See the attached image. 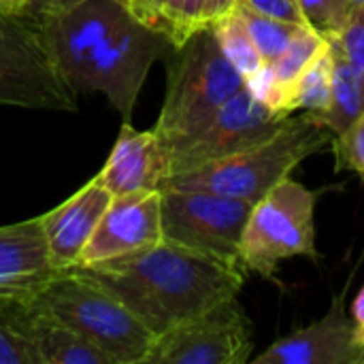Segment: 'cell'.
Segmentation results:
<instances>
[{"label": "cell", "instance_id": "cb8c5ba5", "mask_svg": "<svg viewBox=\"0 0 364 364\" xmlns=\"http://www.w3.org/2000/svg\"><path fill=\"white\" fill-rule=\"evenodd\" d=\"M337 171L350 168L360 175L364 183V113L339 136L333 139Z\"/></svg>", "mask_w": 364, "mask_h": 364}, {"label": "cell", "instance_id": "8fae6325", "mask_svg": "<svg viewBox=\"0 0 364 364\" xmlns=\"http://www.w3.org/2000/svg\"><path fill=\"white\" fill-rule=\"evenodd\" d=\"M346 290L335 296L324 318L277 339L254 358L256 364H364V346L346 309Z\"/></svg>", "mask_w": 364, "mask_h": 364}, {"label": "cell", "instance_id": "ba28073f", "mask_svg": "<svg viewBox=\"0 0 364 364\" xmlns=\"http://www.w3.org/2000/svg\"><path fill=\"white\" fill-rule=\"evenodd\" d=\"M252 209L254 203L241 198L203 190L164 188L160 192L162 239L241 262L239 247Z\"/></svg>", "mask_w": 364, "mask_h": 364}, {"label": "cell", "instance_id": "d6986e66", "mask_svg": "<svg viewBox=\"0 0 364 364\" xmlns=\"http://www.w3.org/2000/svg\"><path fill=\"white\" fill-rule=\"evenodd\" d=\"M331 94H333V55H331V47L326 45V49L296 79L290 94L288 111L294 113L303 109L307 113H322L331 102Z\"/></svg>", "mask_w": 364, "mask_h": 364}, {"label": "cell", "instance_id": "5bb4252c", "mask_svg": "<svg viewBox=\"0 0 364 364\" xmlns=\"http://www.w3.org/2000/svg\"><path fill=\"white\" fill-rule=\"evenodd\" d=\"M111 198V192L92 179L68 200L38 218L47 254L55 271H68L79 264Z\"/></svg>", "mask_w": 364, "mask_h": 364}, {"label": "cell", "instance_id": "4fadbf2b", "mask_svg": "<svg viewBox=\"0 0 364 364\" xmlns=\"http://www.w3.org/2000/svg\"><path fill=\"white\" fill-rule=\"evenodd\" d=\"M171 177V158L156 130H136L126 119L113 151L94 177L111 196L160 192Z\"/></svg>", "mask_w": 364, "mask_h": 364}, {"label": "cell", "instance_id": "9a60e30c", "mask_svg": "<svg viewBox=\"0 0 364 364\" xmlns=\"http://www.w3.org/2000/svg\"><path fill=\"white\" fill-rule=\"evenodd\" d=\"M0 316L32 346L38 364H115L102 350L26 299H2Z\"/></svg>", "mask_w": 364, "mask_h": 364}, {"label": "cell", "instance_id": "e0dca14e", "mask_svg": "<svg viewBox=\"0 0 364 364\" xmlns=\"http://www.w3.org/2000/svg\"><path fill=\"white\" fill-rule=\"evenodd\" d=\"M333 55V94L331 102L322 113H307L314 122L333 132V136L343 134L364 113V81L346 60L339 45L328 38Z\"/></svg>", "mask_w": 364, "mask_h": 364}, {"label": "cell", "instance_id": "7402d4cb", "mask_svg": "<svg viewBox=\"0 0 364 364\" xmlns=\"http://www.w3.org/2000/svg\"><path fill=\"white\" fill-rule=\"evenodd\" d=\"M207 0H168L162 17V32L168 36L173 47H179L196 30L205 28Z\"/></svg>", "mask_w": 364, "mask_h": 364}, {"label": "cell", "instance_id": "d6a6232c", "mask_svg": "<svg viewBox=\"0 0 364 364\" xmlns=\"http://www.w3.org/2000/svg\"><path fill=\"white\" fill-rule=\"evenodd\" d=\"M352 2V6H363L364 4V0H350Z\"/></svg>", "mask_w": 364, "mask_h": 364}, {"label": "cell", "instance_id": "8992f818", "mask_svg": "<svg viewBox=\"0 0 364 364\" xmlns=\"http://www.w3.org/2000/svg\"><path fill=\"white\" fill-rule=\"evenodd\" d=\"M239 256L247 271L269 282H275L282 260L318 258L316 194L290 177L269 190L247 218Z\"/></svg>", "mask_w": 364, "mask_h": 364}, {"label": "cell", "instance_id": "484cf974", "mask_svg": "<svg viewBox=\"0 0 364 364\" xmlns=\"http://www.w3.org/2000/svg\"><path fill=\"white\" fill-rule=\"evenodd\" d=\"M0 364H38L32 346L0 316Z\"/></svg>", "mask_w": 364, "mask_h": 364}, {"label": "cell", "instance_id": "7a4b0ae2", "mask_svg": "<svg viewBox=\"0 0 364 364\" xmlns=\"http://www.w3.org/2000/svg\"><path fill=\"white\" fill-rule=\"evenodd\" d=\"M119 299L154 335L237 299L247 269L171 241L90 267H75Z\"/></svg>", "mask_w": 364, "mask_h": 364}, {"label": "cell", "instance_id": "4dcf8cb0", "mask_svg": "<svg viewBox=\"0 0 364 364\" xmlns=\"http://www.w3.org/2000/svg\"><path fill=\"white\" fill-rule=\"evenodd\" d=\"M352 320H354V324H356L358 339L363 341V346H364V286H363V290L358 292L356 301H354V307H352Z\"/></svg>", "mask_w": 364, "mask_h": 364}, {"label": "cell", "instance_id": "52a82bcc", "mask_svg": "<svg viewBox=\"0 0 364 364\" xmlns=\"http://www.w3.org/2000/svg\"><path fill=\"white\" fill-rule=\"evenodd\" d=\"M0 105L77 111V94L62 79L36 19L0 9Z\"/></svg>", "mask_w": 364, "mask_h": 364}, {"label": "cell", "instance_id": "277c9868", "mask_svg": "<svg viewBox=\"0 0 364 364\" xmlns=\"http://www.w3.org/2000/svg\"><path fill=\"white\" fill-rule=\"evenodd\" d=\"M173 51L162 111L154 126L166 151L196 132L245 87V79L224 55L211 26L196 30Z\"/></svg>", "mask_w": 364, "mask_h": 364}, {"label": "cell", "instance_id": "30bf717a", "mask_svg": "<svg viewBox=\"0 0 364 364\" xmlns=\"http://www.w3.org/2000/svg\"><path fill=\"white\" fill-rule=\"evenodd\" d=\"M286 117L275 115L247 87L228 98L196 132L168 151L171 175L203 166L275 134Z\"/></svg>", "mask_w": 364, "mask_h": 364}, {"label": "cell", "instance_id": "ffe728a7", "mask_svg": "<svg viewBox=\"0 0 364 364\" xmlns=\"http://www.w3.org/2000/svg\"><path fill=\"white\" fill-rule=\"evenodd\" d=\"M218 43L224 51V55L228 58V62L239 70V75L247 81L252 75H256L264 62L247 32L245 21L241 19V15L237 13V9L228 15H224L222 19H218L215 23H211Z\"/></svg>", "mask_w": 364, "mask_h": 364}, {"label": "cell", "instance_id": "83f0119b", "mask_svg": "<svg viewBox=\"0 0 364 364\" xmlns=\"http://www.w3.org/2000/svg\"><path fill=\"white\" fill-rule=\"evenodd\" d=\"M128 13H132L139 21L162 30V17L168 0H117Z\"/></svg>", "mask_w": 364, "mask_h": 364}, {"label": "cell", "instance_id": "7c38bea8", "mask_svg": "<svg viewBox=\"0 0 364 364\" xmlns=\"http://www.w3.org/2000/svg\"><path fill=\"white\" fill-rule=\"evenodd\" d=\"M160 241V192L113 196L77 267L124 258L154 247Z\"/></svg>", "mask_w": 364, "mask_h": 364}, {"label": "cell", "instance_id": "f1b7e54d", "mask_svg": "<svg viewBox=\"0 0 364 364\" xmlns=\"http://www.w3.org/2000/svg\"><path fill=\"white\" fill-rule=\"evenodd\" d=\"M75 2H79V0H30L26 4V9L21 11V15H28V17L38 21L45 15H51V13H55L60 9H66V6H70Z\"/></svg>", "mask_w": 364, "mask_h": 364}, {"label": "cell", "instance_id": "44dd1931", "mask_svg": "<svg viewBox=\"0 0 364 364\" xmlns=\"http://www.w3.org/2000/svg\"><path fill=\"white\" fill-rule=\"evenodd\" d=\"M237 13L245 21L247 32H250V36H252V41H254L264 64H271L275 58H279L282 51L290 45V41L303 28L301 23H290L284 19L267 17V15L254 13V11L243 9V6H237Z\"/></svg>", "mask_w": 364, "mask_h": 364}, {"label": "cell", "instance_id": "3957f363", "mask_svg": "<svg viewBox=\"0 0 364 364\" xmlns=\"http://www.w3.org/2000/svg\"><path fill=\"white\" fill-rule=\"evenodd\" d=\"M333 139V132L307 113L299 117L288 115L282 128L269 139L203 166L173 173L164 188L203 190L256 205L269 190L288 179L307 156L322 151Z\"/></svg>", "mask_w": 364, "mask_h": 364}, {"label": "cell", "instance_id": "f546056e", "mask_svg": "<svg viewBox=\"0 0 364 364\" xmlns=\"http://www.w3.org/2000/svg\"><path fill=\"white\" fill-rule=\"evenodd\" d=\"M239 0H207V6H205V21L207 26L215 23L218 19H222L224 15L232 13L237 9Z\"/></svg>", "mask_w": 364, "mask_h": 364}, {"label": "cell", "instance_id": "d4e9b609", "mask_svg": "<svg viewBox=\"0 0 364 364\" xmlns=\"http://www.w3.org/2000/svg\"><path fill=\"white\" fill-rule=\"evenodd\" d=\"M331 38L339 45L346 60L364 81V4L350 11V17L343 28Z\"/></svg>", "mask_w": 364, "mask_h": 364}, {"label": "cell", "instance_id": "ac0fdd59", "mask_svg": "<svg viewBox=\"0 0 364 364\" xmlns=\"http://www.w3.org/2000/svg\"><path fill=\"white\" fill-rule=\"evenodd\" d=\"M326 45H328L326 36H322L320 32H316L309 26H303L299 30V34L290 41V45L282 51V55L275 58L269 64L275 81L284 87V92L288 96V102H290V94H292V87H294L296 79L326 49Z\"/></svg>", "mask_w": 364, "mask_h": 364}, {"label": "cell", "instance_id": "603a6c76", "mask_svg": "<svg viewBox=\"0 0 364 364\" xmlns=\"http://www.w3.org/2000/svg\"><path fill=\"white\" fill-rule=\"evenodd\" d=\"M303 17L309 28L320 32L322 36H335L350 17L354 9L350 0H299Z\"/></svg>", "mask_w": 364, "mask_h": 364}, {"label": "cell", "instance_id": "5b68a950", "mask_svg": "<svg viewBox=\"0 0 364 364\" xmlns=\"http://www.w3.org/2000/svg\"><path fill=\"white\" fill-rule=\"evenodd\" d=\"M26 301L77 331L115 364H147L156 337L119 299L85 275L58 271Z\"/></svg>", "mask_w": 364, "mask_h": 364}, {"label": "cell", "instance_id": "4316f807", "mask_svg": "<svg viewBox=\"0 0 364 364\" xmlns=\"http://www.w3.org/2000/svg\"><path fill=\"white\" fill-rule=\"evenodd\" d=\"M237 6L250 9L254 13L267 15V17H275V19H284L290 23H301L307 26L303 11L299 6V0H239Z\"/></svg>", "mask_w": 364, "mask_h": 364}, {"label": "cell", "instance_id": "2e32d148", "mask_svg": "<svg viewBox=\"0 0 364 364\" xmlns=\"http://www.w3.org/2000/svg\"><path fill=\"white\" fill-rule=\"evenodd\" d=\"M55 273L38 218L0 226V301L28 299Z\"/></svg>", "mask_w": 364, "mask_h": 364}, {"label": "cell", "instance_id": "9c48e42d", "mask_svg": "<svg viewBox=\"0 0 364 364\" xmlns=\"http://www.w3.org/2000/svg\"><path fill=\"white\" fill-rule=\"evenodd\" d=\"M252 348V324L230 299L156 337L147 364H245Z\"/></svg>", "mask_w": 364, "mask_h": 364}, {"label": "cell", "instance_id": "1f68e13d", "mask_svg": "<svg viewBox=\"0 0 364 364\" xmlns=\"http://www.w3.org/2000/svg\"><path fill=\"white\" fill-rule=\"evenodd\" d=\"M30 0H0V9L4 11H13V13H21L26 9Z\"/></svg>", "mask_w": 364, "mask_h": 364}, {"label": "cell", "instance_id": "6da1fadb", "mask_svg": "<svg viewBox=\"0 0 364 364\" xmlns=\"http://www.w3.org/2000/svg\"><path fill=\"white\" fill-rule=\"evenodd\" d=\"M38 23L68 87L107 96L124 119L154 62L173 49L162 30L139 21L117 0H79Z\"/></svg>", "mask_w": 364, "mask_h": 364}]
</instances>
